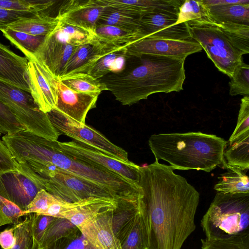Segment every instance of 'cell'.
<instances>
[{
	"mask_svg": "<svg viewBox=\"0 0 249 249\" xmlns=\"http://www.w3.org/2000/svg\"><path fill=\"white\" fill-rule=\"evenodd\" d=\"M209 18L206 8L201 0H185L180 6L176 24L188 21Z\"/></svg>",
	"mask_w": 249,
	"mask_h": 249,
	"instance_id": "cell-39",
	"label": "cell"
},
{
	"mask_svg": "<svg viewBox=\"0 0 249 249\" xmlns=\"http://www.w3.org/2000/svg\"><path fill=\"white\" fill-rule=\"evenodd\" d=\"M2 140L7 146L22 173L32 179L53 167L100 184L118 198H140V186L119 174L106 169L76 160L52 141L24 130L5 135Z\"/></svg>",
	"mask_w": 249,
	"mask_h": 249,
	"instance_id": "cell-2",
	"label": "cell"
},
{
	"mask_svg": "<svg viewBox=\"0 0 249 249\" xmlns=\"http://www.w3.org/2000/svg\"><path fill=\"white\" fill-rule=\"evenodd\" d=\"M106 8L99 0H66L60 6L56 17L60 22L93 35L99 18Z\"/></svg>",
	"mask_w": 249,
	"mask_h": 249,
	"instance_id": "cell-14",
	"label": "cell"
},
{
	"mask_svg": "<svg viewBox=\"0 0 249 249\" xmlns=\"http://www.w3.org/2000/svg\"><path fill=\"white\" fill-rule=\"evenodd\" d=\"M56 1L53 0H0V7L18 12L45 13Z\"/></svg>",
	"mask_w": 249,
	"mask_h": 249,
	"instance_id": "cell-35",
	"label": "cell"
},
{
	"mask_svg": "<svg viewBox=\"0 0 249 249\" xmlns=\"http://www.w3.org/2000/svg\"><path fill=\"white\" fill-rule=\"evenodd\" d=\"M0 101L26 131L49 141H57L61 134L51 123L48 114L39 109L29 92L0 80Z\"/></svg>",
	"mask_w": 249,
	"mask_h": 249,
	"instance_id": "cell-6",
	"label": "cell"
},
{
	"mask_svg": "<svg viewBox=\"0 0 249 249\" xmlns=\"http://www.w3.org/2000/svg\"><path fill=\"white\" fill-rule=\"evenodd\" d=\"M229 82V93L231 96L249 95V66L243 62L235 69Z\"/></svg>",
	"mask_w": 249,
	"mask_h": 249,
	"instance_id": "cell-37",
	"label": "cell"
},
{
	"mask_svg": "<svg viewBox=\"0 0 249 249\" xmlns=\"http://www.w3.org/2000/svg\"><path fill=\"white\" fill-rule=\"evenodd\" d=\"M57 142L61 150L73 159L117 173L139 185L140 166L131 161L116 159L92 146L74 140Z\"/></svg>",
	"mask_w": 249,
	"mask_h": 249,
	"instance_id": "cell-10",
	"label": "cell"
},
{
	"mask_svg": "<svg viewBox=\"0 0 249 249\" xmlns=\"http://www.w3.org/2000/svg\"><path fill=\"white\" fill-rule=\"evenodd\" d=\"M139 19L140 17L107 7L101 15L98 24L114 26L127 30L140 32L143 35Z\"/></svg>",
	"mask_w": 249,
	"mask_h": 249,
	"instance_id": "cell-33",
	"label": "cell"
},
{
	"mask_svg": "<svg viewBox=\"0 0 249 249\" xmlns=\"http://www.w3.org/2000/svg\"><path fill=\"white\" fill-rule=\"evenodd\" d=\"M41 189L64 201L76 202L89 198L116 200L112 191L97 183L56 167L37 177L33 181Z\"/></svg>",
	"mask_w": 249,
	"mask_h": 249,
	"instance_id": "cell-8",
	"label": "cell"
},
{
	"mask_svg": "<svg viewBox=\"0 0 249 249\" xmlns=\"http://www.w3.org/2000/svg\"><path fill=\"white\" fill-rule=\"evenodd\" d=\"M114 207L103 210L77 227L96 249H121L120 242L112 226V214Z\"/></svg>",
	"mask_w": 249,
	"mask_h": 249,
	"instance_id": "cell-16",
	"label": "cell"
},
{
	"mask_svg": "<svg viewBox=\"0 0 249 249\" xmlns=\"http://www.w3.org/2000/svg\"><path fill=\"white\" fill-rule=\"evenodd\" d=\"M10 172H21V168L2 139H0V174Z\"/></svg>",
	"mask_w": 249,
	"mask_h": 249,
	"instance_id": "cell-44",
	"label": "cell"
},
{
	"mask_svg": "<svg viewBox=\"0 0 249 249\" xmlns=\"http://www.w3.org/2000/svg\"><path fill=\"white\" fill-rule=\"evenodd\" d=\"M215 23L242 55L249 53V25L231 22Z\"/></svg>",
	"mask_w": 249,
	"mask_h": 249,
	"instance_id": "cell-31",
	"label": "cell"
},
{
	"mask_svg": "<svg viewBox=\"0 0 249 249\" xmlns=\"http://www.w3.org/2000/svg\"><path fill=\"white\" fill-rule=\"evenodd\" d=\"M205 7L209 19L215 23L249 25V4Z\"/></svg>",
	"mask_w": 249,
	"mask_h": 249,
	"instance_id": "cell-26",
	"label": "cell"
},
{
	"mask_svg": "<svg viewBox=\"0 0 249 249\" xmlns=\"http://www.w3.org/2000/svg\"><path fill=\"white\" fill-rule=\"evenodd\" d=\"M191 38L200 44L217 69L231 78L243 62L242 55L215 23L209 18L186 22Z\"/></svg>",
	"mask_w": 249,
	"mask_h": 249,
	"instance_id": "cell-7",
	"label": "cell"
},
{
	"mask_svg": "<svg viewBox=\"0 0 249 249\" xmlns=\"http://www.w3.org/2000/svg\"><path fill=\"white\" fill-rule=\"evenodd\" d=\"M178 16L153 12L140 17V23L145 37L175 40L193 39L186 22L176 24Z\"/></svg>",
	"mask_w": 249,
	"mask_h": 249,
	"instance_id": "cell-15",
	"label": "cell"
},
{
	"mask_svg": "<svg viewBox=\"0 0 249 249\" xmlns=\"http://www.w3.org/2000/svg\"><path fill=\"white\" fill-rule=\"evenodd\" d=\"M55 196L44 189L36 195L25 211L27 215L31 213L43 214L53 201Z\"/></svg>",
	"mask_w": 249,
	"mask_h": 249,
	"instance_id": "cell-43",
	"label": "cell"
},
{
	"mask_svg": "<svg viewBox=\"0 0 249 249\" xmlns=\"http://www.w3.org/2000/svg\"><path fill=\"white\" fill-rule=\"evenodd\" d=\"M30 245H31V244H30ZM30 246H29L28 247H27V248L25 249H29V247H30Z\"/></svg>",
	"mask_w": 249,
	"mask_h": 249,
	"instance_id": "cell-50",
	"label": "cell"
},
{
	"mask_svg": "<svg viewBox=\"0 0 249 249\" xmlns=\"http://www.w3.org/2000/svg\"><path fill=\"white\" fill-rule=\"evenodd\" d=\"M126 46L110 47L94 42L80 45L67 61L59 78L75 74H89L99 59Z\"/></svg>",
	"mask_w": 249,
	"mask_h": 249,
	"instance_id": "cell-19",
	"label": "cell"
},
{
	"mask_svg": "<svg viewBox=\"0 0 249 249\" xmlns=\"http://www.w3.org/2000/svg\"><path fill=\"white\" fill-rule=\"evenodd\" d=\"M225 168L227 171L218 177L219 181L214 189L217 192L230 194L249 193V178L246 174L247 170L226 164Z\"/></svg>",
	"mask_w": 249,
	"mask_h": 249,
	"instance_id": "cell-25",
	"label": "cell"
},
{
	"mask_svg": "<svg viewBox=\"0 0 249 249\" xmlns=\"http://www.w3.org/2000/svg\"><path fill=\"white\" fill-rule=\"evenodd\" d=\"M132 57L128 67L99 79L123 105H132L154 93L183 90L185 59L154 54Z\"/></svg>",
	"mask_w": 249,
	"mask_h": 249,
	"instance_id": "cell-3",
	"label": "cell"
},
{
	"mask_svg": "<svg viewBox=\"0 0 249 249\" xmlns=\"http://www.w3.org/2000/svg\"><path fill=\"white\" fill-rule=\"evenodd\" d=\"M14 230L13 226L0 232V246L2 249H11L14 245L16 242Z\"/></svg>",
	"mask_w": 249,
	"mask_h": 249,
	"instance_id": "cell-47",
	"label": "cell"
},
{
	"mask_svg": "<svg viewBox=\"0 0 249 249\" xmlns=\"http://www.w3.org/2000/svg\"><path fill=\"white\" fill-rule=\"evenodd\" d=\"M170 165L158 160L140 166V208L148 236L147 249H180L195 230L199 194Z\"/></svg>",
	"mask_w": 249,
	"mask_h": 249,
	"instance_id": "cell-1",
	"label": "cell"
},
{
	"mask_svg": "<svg viewBox=\"0 0 249 249\" xmlns=\"http://www.w3.org/2000/svg\"><path fill=\"white\" fill-rule=\"evenodd\" d=\"M59 22L56 17L51 16L45 12L19 19L2 29L9 28L33 36H46L56 28Z\"/></svg>",
	"mask_w": 249,
	"mask_h": 249,
	"instance_id": "cell-24",
	"label": "cell"
},
{
	"mask_svg": "<svg viewBox=\"0 0 249 249\" xmlns=\"http://www.w3.org/2000/svg\"><path fill=\"white\" fill-rule=\"evenodd\" d=\"M32 237L38 242L46 230L56 217L44 215L31 213Z\"/></svg>",
	"mask_w": 249,
	"mask_h": 249,
	"instance_id": "cell-45",
	"label": "cell"
},
{
	"mask_svg": "<svg viewBox=\"0 0 249 249\" xmlns=\"http://www.w3.org/2000/svg\"><path fill=\"white\" fill-rule=\"evenodd\" d=\"M224 152L227 165L242 170L249 169V131L229 142Z\"/></svg>",
	"mask_w": 249,
	"mask_h": 249,
	"instance_id": "cell-27",
	"label": "cell"
},
{
	"mask_svg": "<svg viewBox=\"0 0 249 249\" xmlns=\"http://www.w3.org/2000/svg\"><path fill=\"white\" fill-rule=\"evenodd\" d=\"M0 31L6 38L24 54L28 60L34 58L46 37L33 36L9 28Z\"/></svg>",
	"mask_w": 249,
	"mask_h": 249,
	"instance_id": "cell-29",
	"label": "cell"
},
{
	"mask_svg": "<svg viewBox=\"0 0 249 249\" xmlns=\"http://www.w3.org/2000/svg\"><path fill=\"white\" fill-rule=\"evenodd\" d=\"M78 229L68 219L57 218L50 224L40 240L37 242L38 247H43L52 242L76 233Z\"/></svg>",
	"mask_w": 249,
	"mask_h": 249,
	"instance_id": "cell-34",
	"label": "cell"
},
{
	"mask_svg": "<svg viewBox=\"0 0 249 249\" xmlns=\"http://www.w3.org/2000/svg\"><path fill=\"white\" fill-rule=\"evenodd\" d=\"M235 128L229 138V142L249 131V95L244 96L241 100Z\"/></svg>",
	"mask_w": 249,
	"mask_h": 249,
	"instance_id": "cell-42",
	"label": "cell"
},
{
	"mask_svg": "<svg viewBox=\"0 0 249 249\" xmlns=\"http://www.w3.org/2000/svg\"><path fill=\"white\" fill-rule=\"evenodd\" d=\"M201 241V249H249V233L214 240L206 238Z\"/></svg>",
	"mask_w": 249,
	"mask_h": 249,
	"instance_id": "cell-36",
	"label": "cell"
},
{
	"mask_svg": "<svg viewBox=\"0 0 249 249\" xmlns=\"http://www.w3.org/2000/svg\"><path fill=\"white\" fill-rule=\"evenodd\" d=\"M40 190L21 172L0 174V195L24 212Z\"/></svg>",
	"mask_w": 249,
	"mask_h": 249,
	"instance_id": "cell-17",
	"label": "cell"
},
{
	"mask_svg": "<svg viewBox=\"0 0 249 249\" xmlns=\"http://www.w3.org/2000/svg\"><path fill=\"white\" fill-rule=\"evenodd\" d=\"M47 114L51 123L61 134L92 146L116 159L129 160L125 150L113 144L97 130L86 124H82L55 109Z\"/></svg>",
	"mask_w": 249,
	"mask_h": 249,
	"instance_id": "cell-9",
	"label": "cell"
},
{
	"mask_svg": "<svg viewBox=\"0 0 249 249\" xmlns=\"http://www.w3.org/2000/svg\"><path fill=\"white\" fill-rule=\"evenodd\" d=\"M227 143L215 135L201 132L153 134L148 140L156 160L167 161L174 170L206 172L217 166L225 168L224 152Z\"/></svg>",
	"mask_w": 249,
	"mask_h": 249,
	"instance_id": "cell-4",
	"label": "cell"
},
{
	"mask_svg": "<svg viewBox=\"0 0 249 249\" xmlns=\"http://www.w3.org/2000/svg\"><path fill=\"white\" fill-rule=\"evenodd\" d=\"M28 60L14 53L0 42V80L30 93Z\"/></svg>",
	"mask_w": 249,
	"mask_h": 249,
	"instance_id": "cell-21",
	"label": "cell"
},
{
	"mask_svg": "<svg viewBox=\"0 0 249 249\" xmlns=\"http://www.w3.org/2000/svg\"><path fill=\"white\" fill-rule=\"evenodd\" d=\"M126 46L99 59L89 74L99 80L110 72L117 73L123 70L125 67L126 59L130 57L126 52Z\"/></svg>",
	"mask_w": 249,
	"mask_h": 249,
	"instance_id": "cell-28",
	"label": "cell"
},
{
	"mask_svg": "<svg viewBox=\"0 0 249 249\" xmlns=\"http://www.w3.org/2000/svg\"><path fill=\"white\" fill-rule=\"evenodd\" d=\"M143 38L144 36L140 32L98 24L91 42L110 47H121Z\"/></svg>",
	"mask_w": 249,
	"mask_h": 249,
	"instance_id": "cell-23",
	"label": "cell"
},
{
	"mask_svg": "<svg viewBox=\"0 0 249 249\" xmlns=\"http://www.w3.org/2000/svg\"><path fill=\"white\" fill-rule=\"evenodd\" d=\"M148 244L146 223L143 213L140 208L133 227L120 243L121 249H147Z\"/></svg>",
	"mask_w": 249,
	"mask_h": 249,
	"instance_id": "cell-30",
	"label": "cell"
},
{
	"mask_svg": "<svg viewBox=\"0 0 249 249\" xmlns=\"http://www.w3.org/2000/svg\"><path fill=\"white\" fill-rule=\"evenodd\" d=\"M140 198H119L116 200L112 214V226L120 244L133 227L140 213Z\"/></svg>",
	"mask_w": 249,
	"mask_h": 249,
	"instance_id": "cell-22",
	"label": "cell"
},
{
	"mask_svg": "<svg viewBox=\"0 0 249 249\" xmlns=\"http://www.w3.org/2000/svg\"><path fill=\"white\" fill-rule=\"evenodd\" d=\"M78 46H75L69 36L60 27L46 36L34 58L42 64L57 79L67 61Z\"/></svg>",
	"mask_w": 249,
	"mask_h": 249,
	"instance_id": "cell-11",
	"label": "cell"
},
{
	"mask_svg": "<svg viewBox=\"0 0 249 249\" xmlns=\"http://www.w3.org/2000/svg\"><path fill=\"white\" fill-rule=\"evenodd\" d=\"M25 130L9 108L0 101V133L11 135Z\"/></svg>",
	"mask_w": 249,
	"mask_h": 249,
	"instance_id": "cell-41",
	"label": "cell"
},
{
	"mask_svg": "<svg viewBox=\"0 0 249 249\" xmlns=\"http://www.w3.org/2000/svg\"><path fill=\"white\" fill-rule=\"evenodd\" d=\"M35 249H96L79 230L76 233Z\"/></svg>",
	"mask_w": 249,
	"mask_h": 249,
	"instance_id": "cell-38",
	"label": "cell"
},
{
	"mask_svg": "<svg viewBox=\"0 0 249 249\" xmlns=\"http://www.w3.org/2000/svg\"><path fill=\"white\" fill-rule=\"evenodd\" d=\"M201 226L210 240L249 233V193L217 192Z\"/></svg>",
	"mask_w": 249,
	"mask_h": 249,
	"instance_id": "cell-5",
	"label": "cell"
},
{
	"mask_svg": "<svg viewBox=\"0 0 249 249\" xmlns=\"http://www.w3.org/2000/svg\"><path fill=\"white\" fill-rule=\"evenodd\" d=\"M58 80L70 89L78 92L100 95L107 90L105 85L89 74H75L63 77Z\"/></svg>",
	"mask_w": 249,
	"mask_h": 249,
	"instance_id": "cell-32",
	"label": "cell"
},
{
	"mask_svg": "<svg viewBox=\"0 0 249 249\" xmlns=\"http://www.w3.org/2000/svg\"><path fill=\"white\" fill-rule=\"evenodd\" d=\"M206 7L249 4V0H201Z\"/></svg>",
	"mask_w": 249,
	"mask_h": 249,
	"instance_id": "cell-48",
	"label": "cell"
},
{
	"mask_svg": "<svg viewBox=\"0 0 249 249\" xmlns=\"http://www.w3.org/2000/svg\"><path fill=\"white\" fill-rule=\"evenodd\" d=\"M37 241L32 237V240L29 249H35Z\"/></svg>",
	"mask_w": 249,
	"mask_h": 249,
	"instance_id": "cell-49",
	"label": "cell"
},
{
	"mask_svg": "<svg viewBox=\"0 0 249 249\" xmlns=\"http://www.w3.org/2000/svg\"><path fill=\"white\" fill-rule=\"evenodd\" d=\"M32 215L29 214L23 220L13 225L16 242L11 249H25L30 246L32 240Z\"/></svg>",
	"mask_w": 249,
	"mask_h": 249,
	"instance_id": "cell-40",
	"label": "cell"
},
{
	"mask_svg": "<svg viewBox=\"0 0 249 249\" xmlns=\"http://www.w3.org/2000/svg\"><path fill=\"white\" fill-rule=\"evenodd\" d=\"M27 71L30 93L39 109L48 113L56 107L58 79L35 58L28 60Z\"/></svg>",
	"mask_w": 249,
	"mask_h": 249,
	"instance_id": "cell-12",
	"label": "cell"
},
{
	"mask_svg": "<svg viewBox=\"0 0 249 249\" xmlns=\"http://www.w3.org/2000/svg\"><path fill=\"white\" fill-rule=\"evenodd\" d=\"M202 50L200 44L194 39L175 40L149 37L139 39L125 47L126 52L130 56L154 54L184 59Z\"/></svg>",
	"mask_w": 249,
	"mask_h": 249,
	"instance_id": "cell-13",
	"label": "cell"
},
{
	"mask_svg": "<svg viewBox=\"0 0 249 249\" xmlns=\"http://www.w3.org/2000/svg\"><path fill=\"white\" fill-rule=\"evenodd\" d=\"M57 87V103L54 109L82 124H85L87 115L90 109L96 107L99 95L74 91L58 79Z\"/></svg>",
	"mask_w": 249,
	"mask_h": 249,
	"instance_id": "cell-18",
	"label": "cell"
},
{
	"mask_svg": "<svg viewBox=\"0 0 249 249\" xmlns=\"http://www.w3.org/2000/svg\"><path fill=\"white\" fill-rule=\"evenodd\" d=\"M36 14H37L15 11L0 7V30L19 19L31 17Z\"/></svg>",
	"mask_w": 249,
	"mask_h": 249,
	"instance_id": "cell-46",
	"label": "cell"
},
{
	"mask_svg": "<svg viewBox=\"0 0 249 249\" xmlns=\"http://www.w3.org/2000/svg\"><path fill=\"white\" fill-rule=\"evenodd\" d=\"M107 7L134 17L160 12L178 15L182 0H99Z\"/></svg>",
	"mask_w": 249,
	"mask_h": 249,
	"instance_id": "cell-20",
	"label": "cell"
}]
</instances>
